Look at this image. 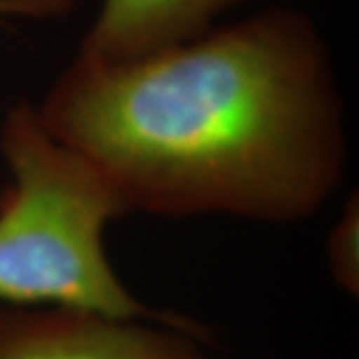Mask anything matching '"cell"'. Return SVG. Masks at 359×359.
Wrapping results in <instances>:
<instances>
[{"instance_id":"obj_2","label":"cell","mask_w":359,"mask_h":359,"mask_svg":"<svg viewBox=\"0 0 359 359\" xmlns=\"http://www.w3.org/2000/svg\"><path fill=\"white\" fill-rule=\"evenodd\" d=\"M11 184L0 194V304L70 308L205 332L130 294L106 248L108 222L128 214L84 156L52 136L36 106L14 104L0 126Z\"/></svg>"},{"instance_id":"obj_3","label":"cell","mask_w":359,"mask_h":359,"mask_svg":"<svg viewBox=\"0 0 359 359\" xmlns=\"http://www.w3.org/2000/svg\"><path fill=\"white\" fill-rule=\"evenodd\" d=\"M208 334L70 308H0V359H212Z\"/></svg>"},{"instance_id":"obj_6","label":"cell","mask_w":359,"mask_h":359,"mask_svg":"<svg viewBox=\"0 0 359 359\" xmlns=\"http://www.w3.org/2000/svg\"><path fill=\"white\" fill-rule=\"evenodd\" d=\"M74 4L76 0H0V25L11 18H56Z\"/></svg>"},{"instance_id":"obj_4","label":"cell","mask_w":359,"mask_h":359,"mask_svg":"<svg viewBox=\"0 0 359 359\" xmlns=\"http://www.w3.org/2000/svg\"><path fill=\"white\" fill-rule=\"evenodd\" d=\"M245 0H104L78 58L128 62L198 39Z\"/></svg>"},{"instance_id":"obj_5","label":"cell","mask_w":359,"mask_h":359,"mask_svg":"<svg viewBox=\"0 0 359 359\" xmlns=\"http://www.w3.org/2000/svg\"><path fill=\"white\" fill-rule=\"evenodd\" d=\"M327 262L335 283L347 294L358 295L359 290V202L358 196L349 198L341 210L330 240Z\"/></svg>"},{"instance_id":"obj_1","label":"cell","mask_w":359,"mask_h":359,"mask_svg":"<svg viewBox=\"0 0 359 359\" xmlns=\"http://www.w3.org/2000/svg\"><path fill=\"white\" fill-rule=\"evenodd\" d=\"M36 112L126 212L294 224L318 214L346 174L330 52L285 6L128 62L76 56Z\"/></svg>"}]
</instances>
